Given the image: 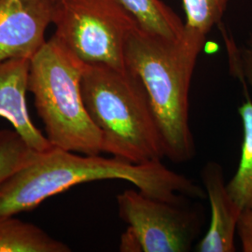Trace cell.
<instances>
[{"instance_id": "obj_1", "label": "cell", "mask_w": 252, "mask_h": 252, "mask_svg": "<svg viewBox=\"0 0 252 252\" xmlns=\"http://www.w3.org/2000/svg\"><path fill=\"white\" fill-rule=\"evenodd\" d=\"M108 180L130 182L150 197L174 204H181L182 196L206 198L205 189L168 169L161 161L136 164L54 146L38 152L33 161L0 184V216L30 211L73 186Z\"/></svg>"}, {"instance_id": "obj_2", "label": "cell", "mask_w": 252, "mask_h": 252, "mask_svg": "<svg viewBox=\"0 0 252 252\" xmlns=\"http://www.w3.org/2000/svg\"><path fill=\"white\" fill-rule=\"evenodd\" d=\"M204 47L205 43L185 35L170 39L139 26L126 41V69L144 84L162 133L165 157L172 162H188L196 153L189 126V86Z\"/></svg>"}, {"instance_id": "obj_3", "label": "cell", "mask_w": 252, "mask_h": 252, "mask_svg": "<svg viewBox=\"0 0 252 252\" xmlns=\"http://www.w3.org/2000/svg\"><path fill=\"white\" fill-rule=\"evenodd\" d=\"M81 94L102 135V153L132 163L162 161V133L144 84L135 73L85 64Z\"/></svg>"}, {"instance_id": "obj_4", "label": "cell", "mask_w": 252, "mask_h": 252, "mask_svg": "<svg viewBox=\"0 0 252 252\" xmlns=\"http://www.w3.org/2000/svg\"><path fill=\"white\" fill-rule=\"evenodd\" d=\"M85 63L53 36L30 61L28 91L50 143L86 155L102 153V135L81 94Z\"/></svg>"}, {"instance_id": "obj_5", "label": "cell", "mask_w": 252, "mask_h": 252, "mask_svg": "<svg viewBox=\"0 0 252 252\" xmlns=\"http://www.w3.org/2000/svg\"><path fill=\"white\" fill-rule=\"evenodd\" d=\"M52 23L82 63L126 71V41L139 25L120 0H53Z\"/></svg>"}, {"instance_id": "obj_6", "label": "cell", "mask_w": 252, "mask_h": 252, "mask_svg": "<svg viewBox=\"0 0 252 252\" xmlns=\"http://www.w3.org/2000/svg\"><path fill=\"white\" fill-rule=\"evenodd\" d=\"M117 204L120 218L141 252H189L198 235V215L181 204L153 198L135 189L119 194Z\"/></svg>"}, {"instance_id": "obj_7", "label": "cell", "mask_w": 252, "mask_h": 252, "mask_svg": "<svg viewBox=\"0 0 252 252\" xmlns=\"http://www.w3.org/2000/svg\"><path fill=\"white\" fill-rule=\"evenodd\" d=\"M53 0H0V63L33 56L46 42Z\"/></svg>"}, {"instance_id": "obj_8", "label": "cell", "mask_w": 252, "mask_h": 252, "mask_svg": "<svg viewBox=\"0 0 252 252\" xmlns=\"http://www.w3.org/2000/svg\"><path fill=\"white\" fill-rule=\"evenodd\" d=\"M201 177L210 202V224L195 249L198 252H235L234 235L242 208L230 195L221 166L208 162Z\"/></svg>"}, {"instance_id": "obj_9", "label": "cell", "mask_w": 252, "mask_h": 252, "mask_svg": "<svg viewBox=\"0 0 252 252\" xmlns=\"http://www.w3.org/2000/svg\"><path fill=\"white\" fill-rule=\"evenodd\" d=\"M30 59L16 58L0 63V117L6 119L32 150L54 147L33 125L26 103Z\"/></svg>"}, {"instance_id": "obj_10", "label": "cell", "mask_w": 252, "mask_h": 252, "mask_svg": "<svg viewBox=\"0 0 252 252\" xmlns=\"http://www.w3.org/2000/svg\"><path fill=\"white\" fill-rule=\"evenodd\" d=\"M67 245L50 236L39 227L0 216V252H68Z\"/></svg>"}, {"instance_id": "obj_11", "label": "cell", "mask_w": 252, "mask_h": 252, "mask_svg": "<svg viewBox=\"0 0 252 252\" xmlns=\"http://www.w3.org/2000/svg\"><path fill=\"white\" fill-rule=\"evenodd\" d=\"M120 1L146 31L170 39H180L184 36V23L162 0Z\"/></svg>"}, {"instance_id": "obj_12", "label": "cell", "mask_w": 252, "mask_h": 252, "mask_svg": "<svg viewBox=\"0 0 252 252\" xmlns=\"http://www.w3.org/2000/svg\"><path fill=\"white\" fill-rule=\"evenodd\" d=\"M247 101L238 108L243 125L241 157L237 171L226 186L230 195L242 209H252V100L246 92Z\"/></svg>"}, {"instance_id": "obj_13", "label": "cell", "mask_w": 252, "mask_h": 252, "mask_svg": "<svg viewBox=\"0 0 252 252\" xmlns=\"http://www.w3.org/2000/svg\"><path fill=\"white\" fill-rule=\"evenodd\" d=\"M229 0H182L186 21L184 35L206 43L207 34L219 25Z\"/></svg>"}, {"instance_id": "obj_14", "label": "cell", "mask_w": 252, "mask_h": 252, "mask_svg": "<svg viewBox=\"0 0 252 252\" xmlns=\"http://www.w3.org/2000/svg\"><path fill=\"white\" fill-rule=\"evenodd\" d=\"M15 130H0V184L34 160L36 153Z\"/></svg>"}, {"instance_id": "obj_15", "label": "cell", "mask_w": 252, "mask_h": 252, "mask_svg": "<svg viewBox=\"0 0 252 252\" xmlns=\"http://www.w3.org/2000/svg\"><path fill=\"white\" fill-rule=\"evenodd\" d=\"M225 40L232 71L234 76L238 77L242 81L245 89L249 86L252 91V38L241 49H237L233 41L227 37Z\"/></svg>"}, {"instance_id": "obj_16", "label": "cell", "mask_w": 252, "mask_h": 252, "mask_svg": "<svg viewBox=\"0 0 252 252\" xmlns=\"http://www.w3.org/2000/svg\"><path fill=\"white\" fill-rule=\"evenodd\" d=\"M236 234L238 235L242 251L252 252V209H243L236 227Z\"/></svg>"}, {"instance_id": "obj_17", "label": "cell", "mask_w": 252, "mask_h": 252, "mask_svg": "<svg viewBox=\"0 0 252 252\" xmlns=\"http://www.w3.org/2000/svg\"><path fill=\"white\" fill-rule=\"evenodd\" d=\"M120 251L123 252H141L139 244L129 230H126V233L121 236Z\"/></svg>"}]
</instances>
